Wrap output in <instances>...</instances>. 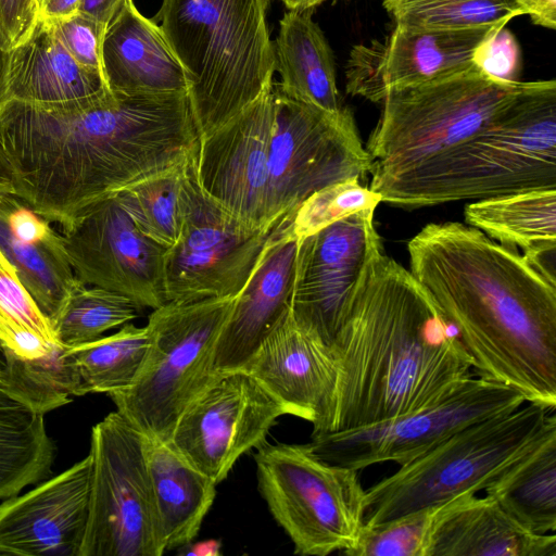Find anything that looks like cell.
Returning a JSON list of instances; mask_svg holds the SVG:
<instances>
[{"mask_svg":"<svg viewBox=\"0 0 556 556\" xmlns=\"http://www.w3.org/2000/svg\"><path fill=\"white\" fill-rule=\"evenodd\" d=\"M0 137L14 197L62 230L89 206L187 163L199 144L184 94H114L71 109L9 100Z\"/></svg>","mask_w":556,"mask_h":556,"instance_id":"1","label":"cell"},{"mask_svg":"<svg viewBox=\"0 0 556 556\" xmlns=\"http://www.w3.org/2000/svg\"><path fill=\"white\" fill-rule=\"evenodd\" d=\"M410 273L455 328L478 377L556 406V278L467 224H428Z\"/></svg>","mask_w":556,"mask_h":556,"instance_id":"2","label":"cell"},{"mask_svg":"<svg viewBox=\"0 0 556 556\" xmlns=\"http://www.w3.org/2000/svg\"><path fill=\"white\" fill-rule=\"evenodd\" d=\"M330 349L334 381L312 435L428 406L472 370L455 328L430 293L384 252L366 268Z\"/></svg>","mask_w":556,"mask_h":556,"instance_id":"3","label":"cell"},{"mask_svg":"<svg viewBox=\"0 0 556 556\" xmlns=\"http://www.w3.org/2000/svg\"><path fill=\"white\" fill-rule=\"evenodd\" d=\"M540 189H556L554 79L522 83L473 136L374 192L413 210Z\"/></svg>","mask_w":556,"mask_h":556,"instance_id":"4","label":"cell"},{"mask_svg":"<svg viewBox=\"0 0 556 556\" xmlns=\"http://www.w3.org/2000/svg\"><path fill=\"white\" fill-rule=\"evenodd\" d=\"M270 0H162L157 24L181 64L200 139L274 85Z\"/></svg>","mask_w":556,"mask_h":556,"instance_id":"5","label":"cell"},{"mask_svg":"<svg viewBox=\"0 0 556 556\" xmlns=\"http://www.w3.org/2000/svg\"><path fill=\"white\" fill-rule=\"evenodd\" d=\"M552 410L529 403L458 430L365 490L364 526L376 527L477 494L540 435Z\"/></svg>","mask_w":556,"mask_h":556,"instance_id":"6","label":"cell"},{"mask_svg":"<svg viewBox=\"0 0 556 556\" xmlns=\"http://www.w3.org/2000/svg\"><path fill=\"white\" fill-rule=\"evenodd\" d=\"M478 68L444 79L395 89L384 97L366 150L369 189L437 156L482 129L521 88Z\"/></svg>","mask_w":556,"mask_h":556,"instance_id":"7","label":"cell"},{"mask_svg":"<svg viewBox=\"0 0 556 556\" xmlns=\"http://www.w3.org/2000/svg\"><path fill=\"white\" fill-rule=\"evenodd\" d=\"M235 298L166 302L148 318L149 349L134 383L108 394L146 437L169 441L189 404L219 375L215 348Z\"/></svg>","mask_w":556,"mask_h":556,"instance_id":"8","label":"cell"},{"mask_svg":"<svg viewBox=\"0 0 556 556\" xmlns=\"http://www.w3.org/2000/svg\"><path fill=\"white\" fill-rule=\"evenodd\" d=\"M258 491L299 555L327 556L350 549L364 526L358 471L318 457L309 444L256 448Z\"/></svg>","mask_w":556,"mask_h":556,"instance_id":"9","label":"cell"},{"mask_svg":"<svg viewBox=\"0 0 556 556\" xmlns=\"http://www.w3.org/2000/svg\"><path fill=\"white\" fill-rule=\"evenodd\" d=\"M267 220L292 217L316 191L369 175L371 161L352 112L332 114L283 94L273 85Z\"/></svg>","mask_w":556,"mask_h":556,"instance_id":"10","label":"cell"},{"mask_svg":"<svg viewBox=\"0 0 556 556\" xmlns=\"http://www.w3.org/2000/svg\"><path fill=\"white\" fill-rule=\"evenodd\" d=\"M89 515L79 556H161L146 438L117 410L91 430Z\"/></svg>","mask_w":556,"mask_h":556,"instance_id":"11","label":"cell"},{"mask_svg":"<svg viewBox=\"0 0 556 556\" xmlns=\"http://www.w3.org/2000/svg\"><path fill=\"white\" fill-rule=\"evenodd\" d=\"M195 155L182 181L180 232L164 255L166 302L236 298L278 224L253 228L210 198L198 182Z\"/></svg>","mask_w":556,"mask_h":556,"instance_id":"12","label":"cell"},{"mask_svg":"<svg viewBox=\"0 0 556 556\" xmlns=\"http://www.w3.org/2000/svg\"><path fill=\"white\" fill-rule=\"evenodd\" d=\"M526 403L506 384L470 376L439 401L369 426L312 435L313 452L327 463L361 470L406 464L464 427Z\"/></svg>","mask_w":556,"mask_h":556,"instance_id":"13","label":"cell"},{"mask_svg":"<svg viewBox=\"0 0 556 556\" xmlns=\"http://www.w3.org/2000/svg\"><path fill=\"white\" fill-rule=\"evenodd\" d=\"M375 210L353 213L298 241L290 314L329 346L366 268L384 252Z\"/></svg>","mask_w":556,"mask_h":556,"instance_id":"14","label":"cell"},{"mask_svg":"<svg viewBox=\"0 0 556 556\" xmlns=\"http://www.w3.org/2000/svg\"><path fill=\"white\" fill-rule=\"evenodd\" d=\"M282 415L287 409L245 372L219 374L184 410L169 442L218 484Z\"/></svg>","mask_w":556,"mask_h":556,"instance_id":"15","label":"cell"},{"mask_svg":"<svg viewBox=\"0 0 556 556\" xmlns=\"http://www.w3.org/2000/svg\"><path fill=\"white\" fill-rule=\"evenodd\" d=\"M62 237L83 283L123 294L139 307L166 303V249L140 231L116 195L81 212Z\"/></svg>","mask_w":556,"mask_h":556,"instance_id":"16","label":"cell"},{"mask_svg":"<svg viewBox=\"0 0 556 556\" xmlns=\"http://www.w3.org/2000/svg\"><path fill=\"white\" fill-rule=\"evenodd\" d=\"M274 118L273 89L200 139L195 175L202 190L253 228L267 220L268 157Z\"/></svg>","mask_w":556,"mask_h":556,"instance_id":"17","label":"cell"},{"mask_svg":"<svg viewBox=\"0 0 556 556\" xmlns=\"http://www.w3.org/2000/svg\"><path fill=\"white\" fill-rule=\"evenodd\" d=\"M496 28L500 27L407 29L395 26L383 39L352 49L345 70L346 92L380 102L392 90L475 70L476 48Z\"/></svg>","mask_w":556,"mask_h":556,"instance_id":"18","label":"cell"},{"mask_svg":"<svg viewBox=\"0 0 556 556\" xmlns=\"http://www.w3.org/2000/svg\"><path fill=\"white\" fill-rule=\"evenodd\" d=\"M89 454L0 505V555L79 556L90 497Z\"/></svg>","mask_w":556,"mask_h":556,"instance_id":"19","label":"cell"},{"mask_svg":"<svg viewBox=\"0 0 556 556\" xmlns=\"http://www.w3.org/2000/svg\"><path fill=\"white\" fill-rule=\"evenodd\" d=\"M291 219L282 218L232 308L217 339L214 368L239 370L290 311L298 239Z\"/></svg>","mask_w":556,"mask_h":556,"instance_id":"20","label":"cell"},{"mask_svg":"<svg viewBox=\"0 0 556 556\" xmlns=\"http://www.w3.org/2000/svg\"><path fill=\"white\" fill-rule=\"evenodd\" d=\"M239 370L288 415L314 425L331 392L336 364L330 346L298 326L289 311Z\"/></svg>","mask_w":556,"mask_h":556,"instance_id":"21","label":"cell"},{"mask_svg":"<svg viewBox=\"0 0 556 556\" xmlns=\"http://www.w3.org/2000/svg\"><path fill=\"white\" fill-rule=\"evenodd\" d=\"M8 53L9 100L71 109L99 104L114 96L102 74L71 55L48 21L37 20L30 36Z\"/></svg>","mask_w":556,"mask_h":556,"instance_id":"22","label":"cell"},{"mask_svg":"<svg viewBox=\"0 0 556 556\" xmlns=\"http://www.w3.org/2000/svg\"><path fill=\"white\" fill-rule=\"evenodd\" d=\"M425 556H556V535L525 529L488 495H465L433 510Z\"/></svg>","mask_w":556,"mask_h":556,"instance_id":"23","label":"cell"},{"mask_svg":"<svg viewBox=\"0 0 556 556\" xmlns=\"http://www.w3.org/2000/svg\"><path fill=\"white\" fill-rule=\"evenodd\" d=\"M109 90L118 96L187 94L186 73L154 20L134 1L106 26L101 50Z\"/></svg>","mask_w":556,"mask_h":556,"instance_id":"24","label":"cell"},{"mask_svg":"<svg viewBox=\"0 0 556 556\" xmlns=\"http://www.w3.org/2000/svg\"><path fill=\"white\" fill-rule=\"evenodd\" d=\"M144 438L157 533L165 553L198 535L214 503L217 484L169 441Z\"/></svg>","mask_w":556,"mask_h":556,"instance_id":"25","label":"cell"},{"mask_svg":"<svg viewBox=\"0 0 556 556\" xmlns=\"http://www.w3.org/2000/svg\"><path fill=\"white\" fill-rule=\"evenodd\" d=\"M464 218L490 239L522 249L529 261L555 277L556 189L480 199L465 206Z\"/></svg>","mask_w":556,"mask_h":556,"instance_id":"26","label":"cell"},{"mask_svg":"<svg viewBox=\"0 0 556 556\" xmlns=\"http://www.w3.org/2000/svg\"><path fill=\"white\" fill-rule=\"evenodd\" d=\"M274 49L281 77L275 85L283 94L332 114L346 108L337 87L331 48L311 10L285 13Z\"/></svg>","mask_w":556,"mask_h":556,"instance_id":"27","label":"cell"},{"mask_svg":"<svg viewBox=\"0 0 556 556\" xmlns=\"http://www.w3.org/2000/svg\"><path fill=\"white\" fill-rule=\"evenodd\" d=\"M525 529L556 530V417L548 415L535 441L483 490Z\"/></svg>","mask_w":556,"mask_h":556,"instance_id":"28","label":"cell"},{"mask_svg":"<svg viewBox=\"0 0 556 556\" xmlns=\"http://www.w3.org/2000/svg\"><path fill=\"white\" fill-rule=\"evenodd\" d=\"M149 343L147 326L127 323L112 336L64 348L59 356L64 391L79 396L129 388L144 362Z\"/></svg>","mask_w":556,"mask_h":556,"instance_id":"29","label":"cell"},{"mask_svg":"<svg viewBox=\"0 0 556 556\" xmlns=\"http://www.w3.org/2000/svg\"><path fill=\"white\" fill-rule=\"evenodd\" d=\"M46 414L22 392L0 383V498L17 495L49 475L55 450Z\"/></svg>","mask_w":556,"mask_h":556,"instance_id":"30","label":"cell"},{"mask_svg":"<svg viewBox=\"0 0 556 556\" xmlns=\"http://www.w3.org/2000/svg\"><path fill=\"white\" fill-rule=\"evenodd\" d=\"M5 195L0 194V251L52 324L72 292L83 282L71 266L62 235L53 231L35 243H25L14 237L8 223Z\"/></svg>","mask_w":556,"mask_h":556,"instance_id":"31","label":"cell"},{"mask_svg":"<svg viewBox=\"0 0 556 556\" xmlns=\"http://www.w3.org/2000/svg\"><path fill=\"white\" fill-rule=\"evenodd\" d=\"M0 344L13 357L47 358L61 350L51 321L13 270L0 267Z\"/></svg>","mask_w":556,"mask_h":556,"instance_id":"32","label":"cell"},{"mask_svg":"<svg viewBox=\"0 0 556 556\" xmlns=\"http://www.w3.org/2000/svg\"><path fill=\"white\" fill-rule=\"evenodd\" d=\"M395 26L407 29L503 27L526 14L517 0H383Z\"/></svg>","mask_w":556,"mask_h":556,"instance_id":"33","label":"cell"},{"mask_svg":"<svg viewBox=\"0 0 556 556\" xmlns=\"http://www.w3.org/2000/svg\"><path fill=\"white\" fill-rule=\"evenodd\" d=\"M190 160L116 194L140 231L165 249L180 232L181 188Z\"/></svg>","mask_w":556,"mask_h":556,"instance_id":"34","label":"cell"},{"mask_svg":"<svg viewBox=\"0 0 556 556\" xmlns=\"http://www.w3.org/2000/svg\"><path fill=\"white\" fill-rule=\"evenodd\" d=\"M139 308L123 294L80 283L70 295L52 327L58 342L71 348L93 341L103 332L135 319Z\"/></svg>","mask_w":556,"mask_h":556,"instance_id":"35","label":"cell"},{"mask_svg":"<svg viewBox=\"0 0 556 556\" xmlns=\"http://www.w3.org/2000/svg\"><path fill=\"white\" fill-rule=\"evenodd\" d=\"M381 197L351 178L329 185L309 195L291 217L290 229L299 240L365 208H376Z\"/></svg>","mask_w":556,"mask_h":556,"instance_id":"36","label":"cell"},{"mask_svg":"<svg viewBox=\"0 0 556 556\" xmlns=\"http://www.w3.org/2000/svg\"><path fill=\"white\" fill-rule=\"evenodd\" d=\"M433 510H424L376 526H363L349 556H425Z\"/></svg>","mask_w":556,"mask_h":556,"instance_id":"37","label":"cell"},{"mask_svg":"<svg viewBox=\"0 0 556 556\" xmlns=\"http://www.w3.org/2000/svg\"><path fill=\"white\" fill-rule=\"evenodd\" d=\"M58 38L83 66L102 72V41L106 27L80 13L50 22Z\"/></svg>","mask_w":556,"mask_h":556,"instance_id":"38","label":"cell"},{"mask_svg":"<svg viewBox=\"0 0 556 556\" xmlns=\"http://www.w3.org/2000/svg\"><path fill=\"white\" fill-rule=\"evenodd\" d=\"M473 64L484 75L504 83L519 81L520 49L504 27L493 30L475 50Z\"/></svg>","mask_w":556,"mask_h":556,"instance_id":"39","label":"cell"},{"mask_svg":"<svg viewBox=\"0 0 556 556\" xmlns=\"http://www.w3.org/2000/svg\"><path fill=\"white\" fill-rule=\"evenodd\" d=\"M37 23L35 0H0V47L4 52L25 41Z\"/></svg>","mask_w":556,"mask_h":556,"instance_id":"40","label":"cell"},{"mask_svg":"<svg viewBox=\"0 0 556 556\" xmlns=\"http://www.w3.org/2000/svg\"><path fill=\"white\" fill-rule=\"evenodd\" d=\"M5 207L12 233L25 243L39 242L54 231L48 220L36 214L14 195H5Z\"/></svg>","mask_w":556,"mask_h":556,"instance_id":"41","label":"cell"},{"mask_svg":"<svg viewBox=\"0 0 556 556\" xmlns=\"http://www.w3.org/2000/svg\"><path fill=\"white\" fill-rule=\"evenodd\" d=\"M130 1L134 0H80L78 13L106 27Z\"/></svg>","mask_w":556,"mask_h":556,"instance_id":"42","label":"cell"},{"mask_svg":"<svg viewBox=\"0 0 556 556\" xmlns=\"http://www.w3.org/2000/svg\"><path fill=\"white\" fill-rule=\"evenodd\" d=\"M539 26L556 28V0H517Z\"/></svg>","mask_w":556,"mask_h":556,"instance_id":"43","label":"cell"},{"mask_svg":"<svg viewBox=\"0 0 556 556\" xmlns=\"http://www.w3.org/2000/svg\"><path fill=\"white\" fill-rule=\"evenodd\" d=\"M37 20L54 22L78 12L80 0H35Z\"/></svg>","mask_w":556,"mask_h":556,"instance_id":"44","label":"cell"},{"mask_svg":"<svg viewBox=\"0 0 556 556\" xmlns=\"http://www.w3.org/2000/svg\"><path fill=\"white\" fill-rule=\"evenodd\" d=\"M15 193V175L0 137V194Z\"/></svg>","mask_w":556,"mask_h":556,"instance_id":"45","label":"cell"},{"mask_svg":"<svg viewBox=\"0 0 556 556\" xmlns=\"http://www.w3.org/2000/svg\"><path fill=\"white\" fill-rule=\"evenodd\" d=\"M184 546L188 547L182 552L185 555L216 556L220 554V542L216 540L195 543L191 546L189 544H185Z\"/></svg>","mask_w":556,"mask_h":556,"instance_id":"46","label":"cell"},{"mask_svg":"<svg viewBox=\"0 0 556 556\" xmlns=\"http://www.w3.org/2000/svg\"><path fill=\"white\" fill-rule=\"evenodd\" d=\"M8 59L9 53L4 52L0 47V110L9 100L8 98Z\"/></svg>","mask_w":556,"mask_h":556,"instance_id":"47","label":"cell"},{"mask_svg":"<svg viewBox=\"0 0 556 556\" xmlns=\"http://www.w3.org/2000/svg\"><path fill=\"white\" fill-rule=\"evenodd\" d=\"M289 10H312L326 0H281Z\"/></svg>","mask_w":556,"mask_h":556,"instance_id":"48","label":"cell"},{"mask_svg":"<svg viewBox=\"0 0 556 556\" xmlns=\"http://www.w3.org/2000/svg\"><path fill=\"white\" fill-rule=\"evenodd\" d=\"M0 383L10 386L9 356L0 344Z\"/></svg>","mask_w":556,"mask_h":556,"instance_id":"49","label":"cell"},{"mask_svg":"<svg viewBox=\"0 0 556 556\" xmlns=\"http://www.w3.org/2000/svg\"><path fill=\"white\" fill-rule=\"evenodd\" d=\"M0 267L14 271L13 267L10 265V263L7 261V258L3 256L1 251H0Z\"/></svg>","mask_w":556,"mask_h":556,"instance_id":"50","label":"cell"}]
</instances>
